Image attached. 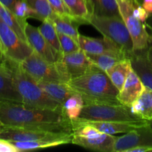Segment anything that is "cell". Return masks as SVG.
I'll return each mask as SVG.
<instances>
[{
	"instance_id": "33",
	"label": "cell",
	"mask_w": 152,
	"mask_h": 152,
	"mask_svg": "<svg viewBox=\"0 0 152 152\" xmlns=\"http://www.w3.org/2000/svg\"><path fill=\"white\" fill-rule=\"evenodd\" d=\"M55 14L61 16H72L63 0H48Z\"/></svg>"
},
{
	"instance_id": "8",
	"label": "cell",
	"mask_w": 152,
	"mask_h": 152,
	"mask_svg": "<svg viewBox=\"0 0 152 152\" xmlns=\"http://www.w3.org/2000/svg\"><path fill=\"white\" fill-rule=\"evenodd\" d=\"M0 42L1 51L6 59L22 62L34 50L28 42L21 39L0 18Z\"/></svg>"
},
{
	"instance_id": "25",
	"label": "cell",
	"mask_w": 152,
	"mask_h": 152,
	"mask_svg": "<svg viewBox=\"0 0 152 152\" xmlns=\"http://www.w3.org/2000/svg\"><path fill=\"white\" fill-rule=\"evenodd\" d=\"M132 69L131 59H125L105 71L113 86L120 91L126 80L128 74Z\"/></svg>"
},
{
	"instance_id": "35",
	"label": "cell",
	"mask_w": 152,
	"mask_h": 152,
	"mask_svg": "<svg viewBox=\"0 0 152 152\" xmlns=\"http://www.w3.org/2000/svg\"><path fill=\"white\" fill-rule=\"evenodd\" d=\"M0 152H19L13 143L7 140L0 138Z\"/></svg>"
},
{
	"instance_id": "41",
	"label": "cell",
	"mask_w": 152,
	"mask_h": 152,
	"mask_svg": "<svg viewBox=\"0 0 152 152\" xmlns=\"http://www.w3.org/2000/svg\"><path fill=\"white\" fill-rule=\"evenodd\" d=\"M0 50H1V42H0ZM2 52V51H1Z\"/></svg>"
},
{
	"instance_id": "4",
	"label": "cell",
	"mask_w": 152,
	"mask_h": 152,
	"mask_svg": "<svg viewBox=\"0 0 152 152\" xmlns=\"http://www.w3.org/2000/svg\"><path fill=\"white\" fill-rule=\"evenodd\" d=\"M19 65L37 82L69 83L70 77L62 61L51 62L33 51Z\"/></svg>"
},
{
	"instance_id": "26",
	"label": "cell",
	"mask_w": 152,
	"mask_h": 152,
	"mask_svg": "<svg viewBox=\"0 0 152 152\" xmlns=\"http://www.w3.org/2000/svg\"><path fill=\"white\" fill-rule=\"evenodd\" d=\"M0 18L9 28H11L17 34L21 39L28 42L25 34V25H23V23L18 19L13 11L3 6L1 3H0Z\"/></svg>"
},
{
	"instance_id": "10",
	"label": "cell",
	"mask_w": 152,
	"mask_h": 152,
	"mask_svg": "<svg viewBox=\"0 0 152 152\" xmlns=\"http://www.w3.org/2000/svg\"><path fill=\"white\" fill-rule=\"evenodd\" d=\"M139 146L152 148V129L148 123L117 137L113 151L126 152L128 149Z\"/></svg>"
},
{
	"instance_id": "24",
	"label": "cell",
	"mask_w": 152,
	"mask_h": 152,
	"mask_svg": "<svg viewBox=\"0 0 152 152\" xmlns=\"http://www.w3.org/2000/svg\"><path fill=\"white\" fill-rule=\"evenodd\" d=\"M72 137L55 140H42L34 141H16V142H11L17 148L18 151L21 152L34 151V150L41 149V148H51V147H56L58 146V145L68 144L72 142Z\"/></svg>"
},
{
	"instance_id": "39",
	"label": "cell",
	"mask_w": 152,
	"mask_h": 152,
	"mask_svg": "<svg viewBox=\"0 0 152 152\" xmlns=\"http://www.w3.org/2000/svg\"><path fill=\"white\" fill-rule=\"evenodd\" d=\"M4 60H5V57H4V54L2 53V52L0 50V64L3 63V62H4Z\"/></svg>"
},
{
	"instance_id": "6",
	"label": "cell",
	"mask_w": 152,
	"mask_h": 152,
	"mask_svg": "<svg viewBox=\"0 0 152 152\" xmlns=\"http://www.w3.org/2000/svg\"><path fill=\"white\" fill-rule=\"evenodd\" d=\"M89 24L104 37L110 39L123 50L131 59L134 53L132 39L122 16H90Z\"/></svg>"
},
{
	"instance_id": "13",
	"label": "cell",
	"mask_w": 152,
	"mask_h": 152,
	"mask_svg": "<svg viewBox=\"0 0 152 152\" xmlns=\"http://www.w3.org/2000/svg\"><path fill=\"white\" fill-rule=\"evenodd\" d=\"M117 137L102 133L93 137H83L72 134V143L81 146L86 149L102 152H114L115 142Z\"/></svg>"
},
{
	"instance_id": "22",
	"label": "cell",
	"mask_w": 152,
	"mask_h": 152,
	"mask_svg": "<svg viewBox=\"0 0 152 152\" xmlns=\"http://www.w3.org/2000/svg\"><path fill=\"white\" fill-rule=\"evenodd\" d=\"M130 108L131 112L139 119L152 120V91L145 88Z\"/></svg>"
},
{
	"instance_id": "3",
	"label": "cell",
	"mask_w": 152,
	"mask_h": 152,
	"mask_svg": "<svg viewBox=\"0 0 152 152\" xmlns=\"http://www.w3.org/2000/svg\"><path fill=\"white\" fill-rule=\"evenodd\" d=\"M13 84L22 97V103L37 108L63 110L62 105L51 98L38 85L37 82L22 69L19 62L6 59Z\"/></svg>"
},
{
	"instance_id": "21",
	"label": "cell",
	"mask_w": 152,
	"mask_h": 152,
	"mask_svg": "<svg viewBox=\"0 0 152 152\" xmlns=\"http://www.w3.org/2000/svg\"><path fill=\"white\" fill-rule=\"evenodd\" d=\"M85 123L94 126L101 133L107 134L114 135L116 134H124L129 132L137 128L142 126H145L148 123L145 124H137V123H122V122H105V121H87L83 120Z\"/></svg>"
},
{
	"instance_id": "15",
	"label": "cell",
	"mask_w": 152,
	"mask_h": 152,
	"mask_svg": "<svg viewBox=\"0 0 152 152\" xmlns=\"http://www.w3.org/2000/svg\"><path fill=\"white\" fill-rule=\"evenodd\" d=\"M4 101L22 103V97L15 88L5 60L0 64V102Z\"/></svg>"
},
{
	"instance_id": "16",
	"label": "cell",
	"mask_w": 152,
	"mask_h": 152,
	"mask_svg": "<svg viewBox=\"0 0 152 152\" xmlns=\"http://www.w3.org/2000/svg\"><path fill=\"white\" fill-rule=\"evenodd\" d=\"M78 44L81 50L89 54H99L107 50L121 49L112 40L104 37L103 38H94L79 34Z\"/></svg>"
},
{
	"instance_id": "30",
	"label": "cell",
	"mask_w": 152,
	"mask_h": 152,
	"mask_svg": "<svg viewBox=\"0 0 152 152\" xmlns=\"http://www.w3.org/2000/svg\"><path fill=\"white\" fill-rule=\"evenodd\" d=\"M27 4L37 13L39 20L52 19L54 16L53 10L48 0H25Z\"/></svg>"
},
{
	"instance_id": "1",
	"label": "cell",
	"mask_w": 152,
	"mask_h": 152,
	"mask_svg": "<svg viewBox=\"0 0 152 152\" xmlns=\"http://www.w3.org/2000/svg\"><path fill=\"white\" fill-rule=\"evenodd\" d=\"M0 124L2 126L72 134L71 120L63 110L37 108L22 102H0Z\"/></svg>"
},
{
	"instance_id": "18",
	"label": "cell",
	"mask_w": 152,
	"mask_h": 152,
	"mask_svg": "<svg viewBox=\"0 0 152 152\" xmlns=\"http://www.w3.org/2000/svg\"><path fill=\"white\" fill-rule=\"evenodd\" d=\"M89 59L92 61L94 64L98 68L102 71H106L110 69L116 64L125 59L130 57L124 50H110L99 54H89L86 53Z\"/></svg>"
},
{
	"instance_id": "11",
	"label": "cell",
	"mask_w": 152,
	"mask_h": 152,
	"mask_svg": "<svg viewBox=\"0 0 152 152\" xmlns=\"http://www.w3.org/2000/svg\"><path fill=\"white\" fill-rule=\"evenodd\" d=\"M27 41L33 50L46 60L56 62L61 60L63 54H60L49 45L40 33L38 28L27 23L25 27Z\"/></svg>"
},
{
	"instance_id": "42",
	"label": "cell",
	"mask_w": 152,
	"mask_h": 152,
	"mask_svg": "<svg viewBox=\"0 0 152 152\" xmlns=\"http://www.w3.org/2000/svg\"><path fill=\"white\" fill-rule=\"evenodd\" d=\"M137 1H139V4H141V0H137Z\"/></svg>"
},
{
	"instance_id": "40",
	"label": "cell",
	"mask_w": 152,
	"mask_h": 152,
	"mask_svg": "<svg viewBox=\"0 0 152 152\" xmlns=\"http://www.w3.org/2000/svg\"><path fill=\"white\" fill-rule=\"evenodd\" d=\"M148 125H149V126L151 127V129H152V120H151V121H148Z\"/></svg>"
},
{
	"instance_id": "20",
	"label": "cell",
	"mask_w": 152,
	"mask_h": 152,
	"mask_svg": "<svg viewBox=\"0 0 152 152\" xmlns=\"http://www.w3.org/2000/svg\"><path fill=\"white\" fill-rule=\"evenodd\" d=\"M40 87L54 100L63 105V102L76 92L70 87L69 83L37 82Z\"/></svg>"
},
{
	"instance_id": "34",
	"label": "cell",
	"mask_w": 152,
	"mask_h": 152,
	"mask_svg": "<svg viewBox=\"0 0 152 152\" xmlns=\"http://www.w3.org/2000/svg\"><path fill=\"white\" fill-rule=\"evenodd\" d=\"M133 15L137 19L145 23L148 19L150 13L145 10L144 7L139 4L138 1H136L134 4V7H133Z\"/></svg>"
},
{
	"instance_id": "32",
	"label": "cell",
	"mask_w": 152,
	"mask_h": 152,
	"mask_svg": "<svg viewBox=\"0 0 152 152\" xmlns=\"http://www.w3.org/2000/svg\"><path fill=\"white\" fill-rule=\"evenodd\" d=\"M58 38H59L61 51L63 54L72 53L80 49L78 42L76 41L75 39L69 36L58 33Z\"/></svg>"
},
{
	"instance_id": "14",
	"label": "cell",
	"mask_w": 152,
	"mask_h": 152,
	"mask_svg": "<svg viewBox=\"0 0 152 152\" xmlns=\"http://www.w3.org/2000/svg\"><path fill=\"white\" fill-rule=\"evenodd\" d=\"M145 88L135 71L132 69L128 74L122 89L117 94V99L122 105L131 106Z\"/></svg>"
},
{
	"instance_id": "37",
	"label": "cell",
	"mask_w": 152,
	"mask_h": 152,
	"mask_svg": "<svg viewBox=\"0 0 152 152\" xmlns=\"http://www.w3.org/2000/svg\"><path fill=\"white\" fill-rule=\"evenodd\" d=\"M141 5L149 13H152V0H141Z\"/></svg>"
},
{
	"instance_id": "19",
	"label": "cell",
	"mask_w": 152,
	"mask_h": 152,
	"mask_svg": "<svg viewBox=\"0 0 152 152\" xmlns=\"http://www.w3.org/2000/svg\"><path fill=\"white\" fill-rule=\"evenodd\" d=\"M90 16H119L117 0H85Z\"/></svg>"
},
{
	"instance_id": "36",
	"label": "cell",
	"mask_w": 152,
	"mask_h": 152,
	"mask_svg": "<svg viewBox=\"0 0 152 152\" xmlns=\"http://www.w3.org/2000/svg\"><path fill=\"white\" fill-rule=\"evenodd\" d=\"M19 1H20V0H0V3H1L3 6L7 7V9H9L10 10L13 11V7H14L15 4Z\"/></svg>"
},
{
	"instance_id": "7",
	"label": "cell",
	"mask_w": 152,
	"mask_h": 152,
	"mask_svg": "<svg viewBox=\"0 0 152 152\" xmlns=\"http://www.w3.org/2000/svg\"><path fill=\"white\" fill-rule=\"evenodd\" d=\"M137 0H117L119 13L126 25L134 45V53H142L147 50L151 40L145 25L133 15V7Z\"/></svg>"
},
{
	"instance_id": "17",
	"label": "cell",
	"mask_w": 152,
	"mask_h": 152,
	"mask_svg": "<svg viewBox=\"0 0 152 152\" xmlns=\"http://www.w3.org/2000/svg\"><path fill=\"white\" fill-rule=\"evenodd\" d=\"M131 67L139 77L145 87L152 91V63L145 52L134 53L131 57Z\"/></svg>"
},
{
	"instance_id": "12",
	"label": "cell",
	"mask_w": 152,
	"mask_h": 152,
	"mask_svg": "<svg viewBox=\"0 0 152 152\" xmlns=\"http://www.w3.org/2000/svg\"><path fill=\"white\" fill-rule=\"evenodd\" d=\"M61 61L65 65L70 80L80 77L98 68L81 49L72 53H64L62 55Z\"/></svg>"
},
{
	"instance_id": "31",
	"label": "cell",
	"mask_w": 152,
	"mask_h": 152,
	"mask_svg": "<svg viewBox=\"0 0 152 152\" xmlns=\"http://www.w3.org/2000/svg\"><path fill=\"white\" fill-rule=\"evenodd\" d=\"M13 12L25 25L28 23L26 22L28 18H34L39 20V16L37 12L31 8L25 0H20L17 1L13 7Z\"/></svg>"
},
{
	"instance_id": "38",
	"label": "cell",
	"mask_w": 152,
	"mask_h": 152,
	"mask_svg": "<svg viewBox=\"0 0 152 152\" xmlns=\"http://www.w3.org/2000/svg\"><path fill=\"white\" fill-rule=\"evenodd\" d=\"M145 54L147 59L152 63V36H151V42L150 44H149L147 50L145 51Z\"/></svg>"
},
{
	"instance_id": "2",
	"label": "cell",
	"mask_w": 152,
	"mask_h": 152,
	"mask_svg": "<svg viewBox=\"0 0 152 152\" xmlns=\"http://www.w3.org/2000/svg\"><path fill=\"white\" fill-rule=\"evenodd\" d=\"M70 87L83 98L84 105L121 104L117 99L118 89L105 71L99 68L70 80Z\"/></svg>"
},
{
	"instance_id": "5",
	"label": "cell",
	"mask_w": 152,
	"mask_h": 152,
	"mask_svg": "<svg viewBox=\"0 0 152 152\" xmlns=\"http://www.w3.org/2000/svg\"><path fill=\"white\" fill-rule=\"evenodd\" d=\"M79 119L87 121L122 122V123L145 124L147 120L134 115L130 106L122 104H93L84 105Z\"/></svg>"
},
{
	"instance_id": "29",
	"label": "cell",
	"mask_w": 152,
	"mask_h": 152,
	"mask_svg": "<svg viewBox=\"0 0 152 152\" xmlns=\"http://www.w3.org/2000/svg\"><path fill=\"white\" fill-rule=\"evenodd\" d=\"M72 16L82 24H89V13L85 0H63Z\"/></svg>"
},
{
	"instance_id": "9",
	"label": "cell",
	"mask_w": 152,
	"mask_h": 152,
	"mask_svg": "<svg viewBox=\"0 0 152 152\" xmlns=\"http://www.w3.org/2000/svg\"><path fill=\"white\" fill-rule=\"evenodd\" d=\"M72 137V134L65 132H52L32 130L19 127L2 126L0 129V138L10 142L55 140Z\"/></svg>"
},
{
	"instance_id": "28",
	"label": "cell",
	"mask_w": 152,
	"mask_h": 152,
	"mask_svg": "<svg viewBox=\"0 0 152 152\" xmlns=\"http://www.w3.org/2000/svg\"><path fill=\"white\" fill-rule=\"evenodd\" d=\"M40 33L51 46L60 54H63L60 45L58 33L55 25L51 19H46L42 21V24L39 27Z\"/></svg>"
},
{
	"instance_id": "27",
	"label": "cell",
	"mask_w": 152,
	"mask_h": 152,
	"mask_svg": "<svg viewBox=\"0 0 152 152\" xmlns=\"http://www.w3.org/2000/svg\"><path fill=\"white\" fill-rule=\"evenodd\" d=\"M83 106L84 101L77 93L69 96L62 105L64 114L71 121L78 118Z\"/></svg>"
},
{
	"instance_id": "43",
	"label": "cell",
	"mask_w": 152,
	"mask_h": 152,
	"mask_svg": "<svg viewBox=\"0 0 152 152\" xmlns=\"http://www.w3.org/2000/svg\"><path fill=\"white\" fill-rule=\"evenodd\" d=\"M1 125L0 124V129H1Z\"/></svg>"
},
{
	"instance_id": "23",
	"label": "cell",
	"mask_w": 152,
	"mask_h": 152,
	"mask_svg": "<svg viewBox=\"0 0 152 152\" xmlns=\"http://www.w3.org/2000/svg\"><path fill=\"white\" fill-rule=\"evenodd\" d=\"M52 21L55 25L57 31L59 34H63L72 37L78 42V27L83 25L79 20L76 19L72 16H61L54 14Z\"/></svg>"
}]
</instances>
